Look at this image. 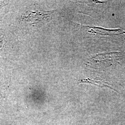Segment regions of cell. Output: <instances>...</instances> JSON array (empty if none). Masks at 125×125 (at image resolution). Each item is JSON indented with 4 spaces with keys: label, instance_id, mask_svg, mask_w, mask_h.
Instances as JSON below:
<instances>
[{
    "label": "cell",
    "instance_id": "1",
    "mask_svg": "<svg viewBox=\"0 0 125 125\" xmlns=\"http://www.w3.org/2000/svg\"></svg>",
    "mask_w": 125,
    "mask_h": 125
}]
</instances>
